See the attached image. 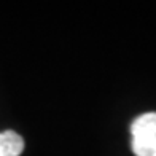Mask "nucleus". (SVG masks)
Masks as SVG:
<instances>
[{"instance_id":"obj_1","label":"nucleus","mask_w":156,"mask_h":156,"mask_svg":"<svg viewBox=\"0 0 156 156\" xmlns=\"http://www.w3.org/2000/svg\"><path fill=\"white\" fill-rule=\"evenodd\" d=\"M131 147L136 156H156V112L144 113L132 121Z\"/></svg>"},{"instance_id":"obj_2","label":"nucleus","mask_w":156,"mask_h":156,"mask_svg":"<svg viewBox=\"0 0 156 156\" xmlns=\"http://www.w3.org/2000/svg\"><path fill=\"white\" fill-rule=\"evenodd\" d=\"M24 151V139L15 131L0 132V156H19Z\"/></svg>"}]
</instances>
